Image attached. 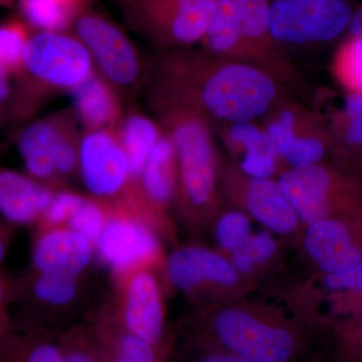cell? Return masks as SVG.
Here are the masks:
<instances>
[{
  "label": "cell",
  "mask_w": 362,
  "mask_h": 362,
  "mask_svg": "<svg viewBox=\"0 0 362 362\" xmlns=\"http://www.w3.org/2000/svg\"><path fill=\"white\" fill-rule=\"evenodd\" d=\"M148 99L182 105L209 121L254 122L277 101L276 78L258 66L180 47L156 57Z\"/></svg>",
  "instance_id": "1"
},
{
  "label": "cell",
  "mask_w": 362,
  "mask_h": 362,
  "mask_svg": "<svg viewBox=\"0 0 362 362\" xmlns=\"http://www.w3.org/2000/svg\"><path fill=\"white\" fill-rule=\"evenodd\" d=\"M269 0H218L204 42L214 56L258 66L274 77L290 75L272 37Z\"/></svg>",
  "instance_id": "2"
},
{
  "label": "cell",
  "mask_w": 362,
  "mask_h": 362,
  "mask_svg": "<svg viewBox=\"0 0 362 362\" xmlns=\"http://www.w3.org/2000/svg\"><path fill=\"white\" fill-rule=\"evenodd\" d=\"M95 71L90 52L77 37L64 33L30 35L16 78V120L32 115L42 90H71Z\"/></svg>",
  "instance_id": "3"
},
{
  "label": "cell",
  "mask_w": 362,
  "mask_h": 362,
  "mask_svg": "<svg viewBox=\"0 0 362 362\" xmlns=\"http://www.w3.org/2000/svg\"><path fill=\"white\" fill-rule=\"evenodd\" d=\"M162 131L170 138L185 197L192 206L209 204L214 190V148L209 121L192 109L149 100Z\"/></svg>",
  "instance_id": "4"
},
{
  "label": "cell",
  "mask_w": 362,
  "mask_h": 362,
  "mask_svg": "<svg viewBox=\"0 0 362 362\" xmlns=\"http://www.w3.org/2000/svg\"><path fill=\"white\" fill-rule=\"evenodd\" d=\"M218 0H122L131 28L159 47L180 49L201 42Z\"/></svg>",
  "instance_id": "5"
},
{
  "label": "cell",
  "mask_w": 362,
  "mask_h": 362,
  "mask_svg": "<svg viewBox=\"0 0 362 362\" xmlns=\"http://www.w3.org/2000/svg\"><path fill=\"white\" fill-rule=\"evenodd\" d=\"M74 33L92 57L95 69L120 95L128 97L146 80L144 62L129 37L98 14L81 13Z\"/></svg>",
  "instance_id": "6"
},
{
  "label": "cell",
  "mask_w": 362,
  "mask_h": 362,
  "mask_svg": "<svg viewBox=\"0 0 362 362\" xmlns=\"http://www.w3.org/2000/svg\"><path fill=\"white\" fill-rule=\"evenodd\" d=\"M73 119L64 114L26 124L16 135L25 173L42 183L78 168V141Z\"/></svg>",
  "instance_id": "7"
},
{
  "label": "cell",
  "mask_w": 362,
  "mask_h": 362,
  "mask_svg": "<svg viewBox=\"0 0 362 362\" xmlns=\"http://www.w3.org/2000/svg\"><path fill=\"white\" fill-rule=\"evenodd\" d=\"M346 0H274L269 6L272 37L286 44L329 42L349 28Z\"/></svg>",
  "instance_id": "8"
},
{
  "label": "cell",
  "mask_w": 362,
  "mask_h": 362,
  "mask_svg": "<svg viewBox=\"0 0 362 362\" xmlns=\"http://www.w3.org/2000/svg\"><path fill=\"white\" fill-rule=\"evenodd\" d=\"M214 333L223 350L256 362H292L300 351L292 330L238 309L214 317Z\"/></svg>",
  "instance_id": "9"
},
{
  "label": "cell",
  "mask_w": 362,
  "mask_h": 362,
  "mask_svg": "<svg viewBox=\"0 0 362 362\" xmlns=\"http://www.w3.org/2000/svg\"><path fill=\"white\" fill-rule=\"evenodd\" d=\"M78 168L86 188L98 197H113L130 180L127 157L115 130L85 131L78 141Z\"/></svg>",
  "instance_id": "10"
},
{
  "label": "cell",
  "mask_w": 362,
  "mask_h": 362,
  "mask_svg": "<svg viewBox=\"0 0 362 362\" xmlns=\"http://www.w3.org/2000/svg\"><path fill=\"white\" fill-rule=\"evenodd\" d=\"M265 130L279 156L292 166L319 163L337 143L330 131L319 127L313 117L290 105L274 109Z\"/></svg>",
  "instance_id": "11"
},
{
  "label": "cell",
  "mask_w": 362,
  "mask_h": 362,
  "mask_svg": "<svg viewBox=\"0 0 362 362\" xmlns=\"http://www.w3.org/2000/svg\"><path fill=\"white\" fill-rule=\"evenodd\" d=\"M278 182L302 220L311 225L327 218L335 190L329 169L319 163L299 164L283 171Z\"/></svg>",
  "instance_id": "12"
},
{
  "label": "cell",
  "mask_w": 362,
  "mask_h": 362,
  "mask_svg": "<svg viewBox=\"0 0 362 362\" xmlns=\"http://www.w3.org/2000/svg\"><path fill=\"white\" fill-rule=\"evenodd\" d=\"M96 244L101 258L117 270H127L146 261L158 247L156 238L144 226L123 216L106 221Z\"/></svg>",
  "instance_id": "13"
},
{
  "label": "cell",
  "mask_w": 362,
  "mask_h": 362,
  "mask_svg": "<svg viewBox=\"0 0 362 362\" xmlns=\"http://www.w3.org/2000/svg\"><path fill=\"white\" fill-rule=\"evenodd\" d=\"M54 197L51 188L28 173L0 168V216L8 223H35L44 216Z\"/></svg>",
  "instance_id": "14"
},
{
  "label": "cell",
  "mask_w": 362,
  "mask_h": 362,
  "mask_svg": "<svg viewBox=\"0 0 362 362\" xmlns=\"http://www.w3.org/2000/svg\"><path fill=\"white\" fill-rule=\"evenodd\" d=\"M32 258L37 273L77 278L89 265L92 244L71 228H56L40 235Z\"/></svg>",
  "instance_id": "15"
},
{
  "label": "cell",
  "mask_w": 362,
  "mask_h": 362,
  "mask_svg": "<svg viewBox=\"0 0 362 362\" xmlns=\"http://www.w3.org/2000/svg\"><path fill=\"white\" fill-rule=\"evenodd\" d=\"M305 247L321 270L339 273L362 263V251L356 246L341 221L324 220L311 223L305 235Z\"/></svg>",
  "instance_id": "16"
},
{
  "label": "cell",
  "mask_w": 362,
  "mask_h": 362,
  "mask_svg": "<svg viewBox=\"0 0 362 362\" xmlns=\"http://www.w3.org/2000/svg\"><path fill=\"white\" fill-rule=\"evenodd\" d=\"M168 277L178 289L190 291L204 282L233 286L239 280L235 267L218 255L201 249L185 247L170 255Z\"/></svg>",
  "instance_id": "17"
},
{
  "label": "cell",
  "mask_w": 362,
  "mask_h": 362,
  "mask_svg": "<svg viewBox=\"0 0 362 362\" xmlns=\"http://www.w3.org/2000/svg\"><path fill=\"white\" fill-rule=\"evenodd\" d=\"M71 93L74 111L85 131L115 130L122 120L120 95L97 71Z\"/></svg>",
  "instance_id": "18"
},
{
  "label": "cell",
  "mask_w": 362,
  "mask_h": 362,
  "mask_svg": "<svg viewBox=\"0 0 362 362\" xmlns=\"http://www.w3.org/2000/svg\"><path fill=\"white\" fill-rule=\"evenodd\" d=\"M125 324L130 334L156 344L163 331V311L156 279L139 272L131 279L126 295Z\"/></svg>",
  "instance_id": "19"
},
{
  "label": "cell",
  "mask_w": 362,
  "mask_h": 362,
  "mask_svg": "<svg viewBox=\"0 0 362 362\" xmlns=\"http://www.w3.org/2000/svg\"><path fill=\"white\" fill-rule=\"evenodd\" d=\"M245 202L250 213L271 230L289 233L296 228L298 214L278 181L252 177Z\"/></svg>",
  "instance_id": "20"
},
{
  "label": "cell",
  "mask_w": 362,
  "mask_h": 362,
  "mask_svg": "<svg viewBox=\"0 0 362 362\" xmlns=\"http://www.w3.org/2000/svg\"><path fill=\"white\" fill-rule=\"evenodd\" d=\"M226 139L244 151L240 168L252 178H270L277 168L279 154L265 129L252 122L228 124Z\"/></svg>",
  "instance_id": "21"
},
{
  "label": "cell",
  "mask_w": 362,
  "mask_h": 362,
  "mask_svg": "<svg viewBox=\"0 0 362 362\" xmlns=\"http://www.w3.org/2000/svg\"><path fill=\"white\" fill-rule=\"evenodd\" d=\"M115 133L127 157L131 180L139 178L147 157L160 139L163 131L148 116L133 111L124 114Z\"/></svg>",
  "instance_id": "22"
},
{
  "label": "cell",
  "mask_w": 362,
  "mask_h": 362,
  "mask_svg": "<svg viewBox=\"0 0 362 362\" xmlns=\"http://www.w3.org/2000/svg\"><path fill=\"white\" fill-rule=\"evenodd\" d=\"M176 161L173 143L163 132L147 157L139 176L143 190L152 202L163 204L173 197Z\"/></svg>",
  "instance_id": "23"
},
{
  "label": "cell",
  "mask_w": 362,
  "mask_h": 362,
  "mask_svg": "<svg viewBox=\"0 0 362 362\" xmlns=\"http://www.w3.org/2000/svg\"><path fill=\"white\" fill-rule=\"evenodd\" d=\"M23 18L40 32L63 33L82 13L84 0H18Z\"/></svg>",
  "instance_id": "24"
},
{
  "label": "cell",
  "mask_w": 362,
  "mask_h": 362,
  "mask_svg": "<svg viewBox=\"0 0 362 362\" xmlns=\"http://www.w3.org/2000/svg\"><path fill=\"white\" fill-rule=\"evenodd\" d=\"M333 73L345 89L362 94V37L343 42L333 59Z\"/></svg>",
  "instance_id": "25"
},
{
  "label": "cell",
  "mask_w": 362,
  "mask_h": 362,
  "mask_svg": "<svg viewBox=\"0 0 362 362\" xmlns=\"http://www.w3.org/2000/svg\"><path fill=\"white\" fill-rule=\"evenodd\" d=\"M30 37L23 21L11 20L0 23V62L16 78L23 71V56Z\"/></svg>",
  "instance_id": "26"
},
{
  "label": "cell",
  "mask_w": 362,
  "mask_h": 362,
  "mask_svg": "<svg viewBox=\"0 0 362 362\" xmlns=\"http://www.w3.org/2000/svg\"><path fill=\"white\" fill-rule=\"evenodd\" d=\"M329 131L345 145L362 146V94L350 93L341 110L333 116Z\"/></svg>",
  "instance_id": "27"
},
{
  "label": "cell",
  "mask_w": 362,
  "mask_h": 362,
  "mask_svg": "<svg viewBox=\"0 0 362 362\" xmlns=\"http://www.w3.org/2000/svg\"><path fill=\"white\" fill-rule=\"evenodd\" d=\"M77 278L58 274H37L33 281L35 298L45 304L66 305L77 294Z\"/></svg>",
  "instance_id": "28"
},
{
  "label": "cell",
  "mask_w": 362,
  "mask_h": 362,
  "mask_svg": "<svg viewBox=\"0 0 362 362\" xmlns=\"http://www.w3.org/2000/svg\"><path fill=\"white\" fill-rule=\"evenodd\" d=\"M103 209L96 202L85 199L71 214L68 221L69 228L86 238L90 244L99 240L106 225Z\"/></svg>",
  "instance_id": "29"
},
{
  "label": "cell",
  "mask_w": 362,
  "mask_h": 362,
  "mask_svg": "<svg viewBox=\"0 0 362 362\" xmlns=\"http://www.w3.org/2000/svg\"><path fill=\"white\" fill-rule=\"evenodd\" d=\"M249 218L246 214L233 211L226 214L218 221L216 226V238L223 249L235 251L250 239Z\"/></svg>",
  "instance_id": "30"
},
{
  "label": "cell",
  "mask_w": 362,
  "mask_h": 362,
  "mask_svg": "<svg viewBox=\"0 0 362 362\" xmlns=\"http://www.w3.org/2000/svg\"><path fill=\"white\" fill-rule=\"evenodd\" d=\"M84 199L77 194L71 192H61L56 194L51 206L47 209L44 218L51 225H61L68 223L71 214L82 204Z\"/></svg>",
  "instance_id": "31"
},
{
  "label": "cell",
  "mask_w": 362,
  "mask_h": 362,
  "mask_svg": "<svg viewBox=\"0 0 362 362\" xmlns=\"http://www.w3.org/2000/svg\"><path fill=\"white\" fill-rule=\"evenodd\" d=\"M16 78L0 62V126L16 120Z\"/></svg>",
  "instance_id": "32"
},
{
  "label": "cell",
  "mask_w": 362,
  "mask_h": 362,
  "mask_svg": "<svg viewBox=\"0 0 362 362\" xmlns=\"http://www.w3.org/2000/svg\"><path fill=\"white\" fill-rule=\"evenodd\" d=\"M116 362H156L151 343L133 334L122 338Z\"/></svg>",
  "instance_id": "33"
},
{
  "label": "cell",
  "mask_w": 362,
  "mask_h": 362,
  "mask_svg": "<svg viewBox=\"0 0 362 362\" xmlns=\"http://www.w3.org/2000/svg\"><path fill=\"white\" fill-rule=\"evenodd\" d=\"M242 247L249 255L252 263L263 264L275 252L276 243L268 233H261L250 237Z\"/></svg>",
  "instance_id": "34"
},
{
  "label": "cell",
  "mask_w": 362,
  "mask_h": 362,
  "mask_svg": "<svg viewBox=\"0 0 362 362\" xmlns=\"http://www.w3.org/2000/svg\"><path fill=\"white\" fill-rule=\"evenodd\" d=\"M325 284L330 289L354 290L362 293V263L339 273L329 274L325 279Z\"/></svg>",
  "instance_id": "35"
},
{
  "label": "cell",
  "mask_w": 362,
  "mask_h": 362,
  "mask_svg": "<svg viewBox=\"0 0 362 362\" xmlns=\"http://www.w3.org/2000/svg\"><path fill=\"white\" fill-rule=\"evenodd\" d=\"M233 259L235 270L242 272V273H250L254 268L255 264L252 263L249 255L243 247L233 251Z\"/></svg>",
  "instance_id": "36"
},
{
  "label": "cell",
  "mask_w": 362,
  "mask_h": 362,
  "mask_svg": "<svg viewBox=\"0 0 362 362\" xmlns=\"http://www.w3.org/2000/svg\"><path fill=\"white\" fill-rule=\"evenodd\" d=\"M199 362H256L251 359L245 358V357L237 356V354H230V352L218 351L207 354L202 357Z\"/></svg>",
  "instance_id": "37"
},
{
  "label": "cell",
  "mask_w": 362,
  "mask_h": 362,
  "mask_svg": "<svg viewBox=\"0 0 362 362\" xmlns=\"http://www.w3.org/2000/svg\"><path fill=\"white\" fill-rule=\"evenodd\" d=\"M6 284L0 276V340L4 339L6 334L7 318L6 313Z\"/></svg>",
  "instance_id": "38"
},
{
  "label": "cell",
  "mask_w": 362,
  "mask_h": 362,
  "mask_svg": "<svg viewBox=\"0 0 362 362\" xmlns=\"http://www.w3.org/2000/svg\"><path fill=\"white\" fill-rule=\"evenodd\" d=\"M347 32L349 33V37H362V4L354 11Z\"/></svg>",
  "instance_id": "39"
},
{
  "label": "cell",
  "mask_w": 362,
  "mask_h": 362,
  "mask_svg": "<svg viewBox=\"0 0 362 362\" xmlns=\"http://www.w3.org/2000/svg\"><path fill=\"white\" fill-rule=\"evenodd\" d=\"M349 354L351 356L352 361L362 362V334L357 337V341L350 340L349 344L347 345Z\"/></svg>",
  "instance_id": "40"
},
{
  "label": "cell",
  "mask_w": 362,
  "mask_h": 362,
  "mask_svg": "<svg viewBox=\"0 0 362 362\" xmlns=\"http://www.w3.org/2000/svg\"><path fill=\"white\" fill-rule=\"evenodd\" d=\"M7 245H8V238H7L6 232L0 228V264L6 257Z\"/></svg>",
  "instance_id": "41"
},
{
  "label": "cell",
  "mask_w": 362,
  "mask_h": 362,
  "mask_svg": "<svg viewBox=\"0 0 362 362\" xmlns=\"http://www.w3.org/2000/svg\"><path fill=\"white\" fill-rule=\"evenodd\" d=\"M64 362H92L89 357L85 356L82 352H73L66 357Z\"/></svg>",
  "instance_id": "42"
},
{
  "label": "cell",
  "mask_w": 362,
  "mask_h": 362,
  "mask_svg": "<svg viewBox=\"0 0 362 362\" xmlns=\"http://www.w3.org/2000/svg\"><path fill=\"white\" fill-rule=\"evenodd\" d=\"M11 1H13V0H0V4H11Z\"/></svg>",
  "instance_id": "43"
}]
</instances>
